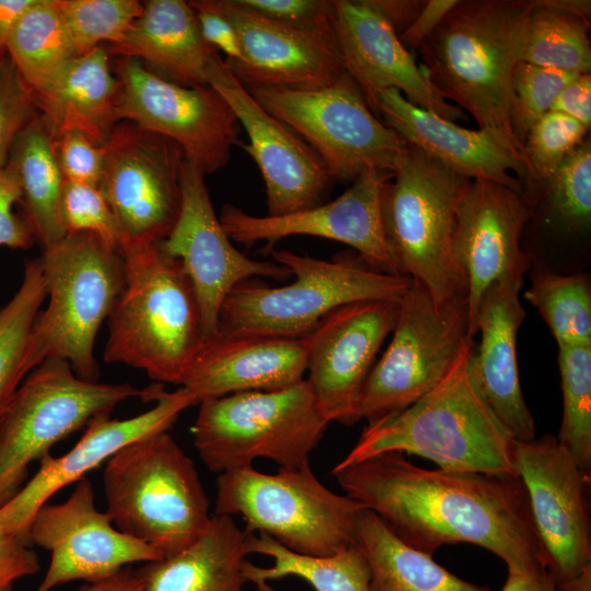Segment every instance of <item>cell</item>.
<instances>
[{
  "instance_id": "6da1fadb",
  "label": "cell",
  "mask_w": 591,
  "mask_h": 591,
  "mask_svg": "<svg viewBox=\"0 0 591 591\" xmlns=\"http://www.w3.org/2000/svg\"><path fill=\"white\" fill-rule=\"evenodd\" d=\"M346 496L373 511L404 543L432 555L470 543L508 571L548 569L525 486L519 476L427 470L383 452L332 471Z\"/></svg>"
},
{
  "instance_id": "7a4b0ae2",
  "label": "cell",
  "mask_w": 591,
  "mask_h": 591,
  "mask_svg": "<svg viewBox=\"0 0 591 591\" xmlns=\"http://www.w3.org/2000/svg\"><path fill=\"white\" fill-rule=\"evenodd\" d=\"M535 0H461L418 50L445 99L523 155L509 121L511 79ZM524 158V157H523Z\"/></svg>"
},
{
  "instance_id": "3957f363",
  "label": "cell",
  "mask_w": 591,
  "mask_h": 591,
  "mask_svg": "<svg viewBox=\"0 0 591 591\" xmlns=\"http://www.w3.org/2000/svg\"><path fill=\"white\" fill-rule=\"evenodd\" d=\"M161 242L119 246L125 287L107 318L104 360L181 386L205 333L190 278Z\"/></svg>"
},
{
  "instance_id": "277c9868",
  "label": "cell",
  "mask_w": 591,
  "mask_h": 591,
  "mask_svg": "<svg viewBox=\"0 0 591 591\" xmlns=\"http://www.w3.org/2000/svg\"><path fill=\"white\" fill-rule=\"evenodd\" d=\"M468 339L441 381L406 409L368 425L339 462L347 465L383 452L408 453L450 472L518 476L514 442L474 387Z\"/></svg>"
},
{
  "instance_id": "5b68a950",
  "label": "cell",
  "mask_w": 591,
  "mask_h": 591,
  "mask_svg": "<svg viewBox=\"0 0 591 591\" xmlns=\"http://www.w3.org/2000/svg\"><path fill=\"white\" fill-rule=\"evenodd\" d=\"M106 513L163 557L195 542L212 514L193 460L169 431L130 442L106 461Z\"/></svg>"
},
{
  "instance_id": "8992f818",
  "label": "cell",
  "mask_w": 591,
  "mask_h": 591,
  "mask_svg": "<svg viewBox=\"0 0 591 591\" xmlns=\"http://www.w3.org/2000/svg\"><path fill=\"white\" fill-rule=\"evenodd\" d=\"M468 181L408 144L381 193L383 239L393 274L422 285L438 306L467 297L451 243L456 204Z\"/></svg>"
},
{
  "instance_id": "52a82bcc",
  "label": "cell",
  "mask_w": 591,
  "mask_h": 591,
  "mask_svg": "<svg viewBox=\"0 0 591 591\" xmlns=\"http://www.w3.org/2000/svg\"><path fill=\"white\" fill-rule=\"evenodd\" d=\"M48 304L36 316L30 337L28 364L62 359L77 375L97 381L94 345L125 287L118 248L89 232L68 234L40 256Z\"/></svg>"
},
{
  "instance_id": "ba28073f",
  "label": "cell",
  "mask_w": 591,
  "mask_h": 591,
  "mask_svg": "<svg viewBox=\"0 0 591 591\" xmlns=\"http://www.w3.org/2000/svg\"><path fill=\"white\" fill-rule=\"evenodd\" d=\"M270 254L294 281L281 287L241 282L222 303L219 329L301 337L339 306L367 300L399 301L413 283L408 277L371 268L359 255L325 260L286 250Z\"/></svg>"
},
{
  "instance_id": "9c48e42d",
  "label": "cell",
  "mask_w": 591,
  "mask_h": 591,
  "mask_svg": "<svg viewBox=\"0 0 591 591\" xmlns=\"http://www.w3.org/2000/svg\"><path fill=\"white\" fill-rule=\"evenodd\" d=\"M366 507L325 487L310 464L266 474L253 466L218 474L213 514L241 517L245 530L265 534L299 555L327 557L356 544Z\"/></svg>"
},
{
  "instance_id": "30bf717a",
  "label": "cell",
  "mask_w": 591,
  "mask_h": 591,
  "mask_svg": "<svg viewBox=\"0 0 591 591\" xmlns=\"http://www.w3.org/2000/svg\"><path fill=\"white\" fill-rule=\"evenodd\" d=\"M194 447L212 473L268 459L282 468L310 464L328 426L305 382L276 391H248L198 404Z\"/></svg>"
},
{
  "instance_id": "8fae6325",
  "label": "cell",
  "mask_w": 591,
  "mask_h": 591,
  "mask_svg": "<svg viewBox=\"0 0 591 591\" xmlns=\"http://www.w3.org/2000/svg\"><path fill=\"white\" fill-rule=\"evenodd\" d=\"M141 393L127 383L84 380L62 359H46L33 369L0 422V508L25 485L30 465L55 443Z\"/></svg>"
},
{
  "instance_id": "7c38bea8",
  "label": "cell",
  "mask_w": 591,
  "mask_h": 591,
  "mask_svg": "<svg viewBox=\"0 0 591 591\" xmlns=\"http://www.w3.org/2000/svg\"><path fill=\"white\" fill-rule=\"evenodd\" d=\"M246 90L312 148L333 182L355 181L369 170L395 173L408 149V143L369 108L347 73L314 89Z\"/></svg>"
},
{
  "instance_id": "4fadbf2b",
  "label": "cell",
  "mask_w": 591,
  "mask_h": 591,
  "mask_svg": "<svg viewBox=\"0 0 591 591\" xmlns=\"http://www.w3.org/2000/svg\"><path fill=\"white\" fill-rule=\"evenodd\" d=\"M392 339L372 367L358 401L356 420L373 425L421 398L447 374L468 336L465 297L436 305L413 280L399 301Z\"/></svg>"
},
{
  "instance_id": "5bb4252c",
  "label": "cell",
  "mask_w": 591,
  "mask_h": 591,
  "mask_svg": "<svg viewBox=\"0 0 591 591\" xmlns=\"http://www.w3.org/2000/svg\"><path fill=\"white\" fill-rule=\"evenodd\" d=\"M118 120H127L177 143L186 161L205 175L225 166L239 143L240 124L210 85L186 86L154 73L140 60L117 62Z\"/></svg>"
},
{
  "instance_id": "9a60e30c",
  "label": "cell",
  "mask_w": 591,
  "mask_h": 591,
  "mask_svg": "<svg viewBox=\"0 0 591 591\" xmlns=\"http://www.w3.org/2000/svg\"><path fill=\"white\" fill-rule=\"evenodd\" d=\"M103 147L99 188L116 219L119 246L163 241L181 209L182 148L127 120L115 125Z\"/></svg>"
},
{
  "instance_id": "2e32d148",
  "label": "cell",
  "mask_w": 591,
  "mask_h": 591,
  "mask_svg": "<svg viewBox=\"0 0 591 591\" xmlns=\"http://www.w3.org/2000/svg\"><path fill=\"white\" fill-rule=\"evenodd\" d=\"M513 464L523 482L555 583L591 566L590 474L557 437L514 442Z\"/></svg>"
},
{
  "instance_id": "e0dca14e",
  "label": "cell",
  "mask_w": 591,
  "mask_h": 591,
  "mask_svg": "<svg viewBox=\"0 0 591 591\" xmlns=\"http://www.w3.org/2000/svg\"><path fill=\"white\" fill-rule=\"evenodd\" d=\"M28 537L50 553V564L34 591H51L65 583L105 580L134 563L163 556L151 546L119 531L106 511L96 508L91 482L83 477L68 499L43 505L35 513Z\"/></svg>"
},
{
  "instance_id": "ac0fdd59",
  "label": "cell",
  "mask_w": 591,
  "mask_h": 591,
  "mask_svg": "<svg viewBox=\"0 0 591 591\" xmlns=\"http://www.w3.org/2000/svg\"><path fill=\"white\" fill-rule=\"evenodd\" d=\"M399 301L367 300L339 306L305 335L304 380L328 422H357L360 393L395 326Z\"/></svg>"
},
{
  "instance_id": "d6986e66",
  "label": "cell",
  "mask_w": 591,
  "mask_h": 591,
  "mask_svg": "<svg viewBox=\"0 0 591 591\" xmlns=\"http://www.w3.org/2000/svg\"><path fill=\"white\" fill-rule=\"evenodd\" d=\"M205 176L185 162L179 213L161 243L190 278L207 336L218 329L222 303L234 287L252 277L285 280L291 273L276 262L252 259L233 245L215 212Z\"/></svg>"
},
{
  "instance_id": "ffe728a7",
  "label": "cell",
  "mask_w": 591,
  "mask_h": 591,
  "mask_svg": "<svg viewBox=\"0 0 591 591\" xmlns=\"http://www.w3.org/2000/svg\"><path fill=\"white\" fill-rule=\"evenodd\" d=\"M530 219L522 194L495 182L470 179L459 198L451 251L466 281L472 339L485 291L502 278L523 279L531 268L521 243Z\"/></svg>"
},
{
  "instance_id": "44dd1931",
  "label": "cell",
  "mask_w": 591,
  "mask_h": 591,
  "mask_svg": "<svg viewBox=\"0 0 591 591\" xmlns=\"http://www.w3.org/2000/svg\"><path fill=\"white\" fill-rule=\"evenodd\" d=\"M207 84L229 104L248 136L240 147L258 166L269 216H283L322 204L333 181L312 148L269 114L231 73L217 53Z\"/></svg>"
},
{
  "instance_id": "7402d4cb",
  "label": "cell",
  "mask_w": 591,
  "mask_h": 591,
  "mask_svg": "<svg viewBox=\"0 0 591 591\" xmlns=\"http://www.w3.org/2000/svg\"><path fill=\"white\" fill-rule=\"evenodd\" d=\"M235 27L242 50L224 62L246 89H314L332 84L345 72L332 23L302 27L267 19L239 0H207Z\"/></svg>"
},
{
  "instance_id": "603a6c76",
  "label": "cell",
  "mask_w": 591,
  "mask_h": 591,
  "mask_svg": "<svg viewBox=\"0 0 591 591\" xmlns=\"http://www.w3.org/2000/svg\"><path fill=\"white\" fill-rule=\"evenodd\" d=\"M394 173L369 170L336 199L283 216H253L225 204L220 222L232 241L252 245L264 241L273 246L291 235H311L345 243L371 268L393 274L381 221V193Z\"/></svg>"
},
{
  "instance_id": "cb8c5ba5",
  "label": "cell",
  "mask_w": 591,
  "mask_h": 591,
  "mask_svg": "<svg viewBox=\"0 0 591 591\" xmlns=\"http://www.w3.org/2000/svg\"><path fill=\"white\" fill-rule=\"evenodd\" d=\"M140 397L146 402L154 401L155 405L126 419L100 415L90 421L83 436L68 452L60 456L45 455L36 474L0 508V524L30 542L28 531L35 513L56 493L85 477L130 442L169 431L182 412L196 405L185 389L166 392L159 383L142 390Z\"/></svg>"
},
{
  "instance_id": "d4e9b609",
  "label": "cell",
  "mask_w": 591,
  "mask_h": 591,
  "mask_svg": "<svg viewBox=\"0 0 591 591\" xmlns=\"http://www.w3.org/2000/svg\"><path fill=\"white\" fill-rule=\"evenodd\" d=\"M332 25L345 72L374 114L379 115V94L396 89L408 102L448 120H467L463 109L439 93L394 30L367 0H332Z\"/></svg>"
},
{
  "instance_id": "484cf974",
  "label": "cell",
  "mask_w": 591,
  "mask_h": 591,
  "mask_svg": "<svg viewBox=\"0 0 591 591\" xmlns=\"http://www.w3.org/2000/svg\"><path fill=\"white\" fill-rule=\"evenodd\" d=\"M305 335L287 337L217 329L204 337L181 384L196 405L239 392L276 391L304 380Z\"/></svg>"
},
{
  "instance_id": "4316f807",
  "label": "cell",
  "mask_w": 591,
  "mask_h": 591,
  "mask_svg": "<svg viewBox=\"0 0 591 591\" xmlns=\"http://www.w3.org/2000/svg\"><path fill=\"white\" fill-rule=\"evenodd\" d=\"M523 279L502 278L483 294L475 318L480 341L474 345L472 383L503 430L517 441L535 438V422L522 394L517 335L525 317L520 301Z\"/></svg>"
},
{
  "instance_id": "83f0119b",
  "label": "cell",
  "mask_w": 591,
  "mask_h": 591,
  "mask_svg": "<svg viewBox=\"0 0 591 591\" xmlns=\"http://www.w3.org/2000/svg\"><path fill=\"white\" fill-rule=\"evenodd\" d=\"M378 111L385 125L414 146L468 179H485L522 194L510 172L528 177L523 155L483 129H467L410 102L396 89L378 96Z\"/></svg>"
},
{
  "instance_id": "f1b7e54d",
  "label": "cell",
  "mask_w": 591,
  "mask_h": 591,
  "mask_svg": "<svg viewBox=\"0 0 591 591\" xmlns=\"http://www.w3.org/2000/svg\"><path fill=\"white\" fill-rule=\"evenodd\" d=\"M120 58L154 67L165 79L186 86L207 84L218 53L202 38L196 14L184 0H149L124 36L105 48Z\"/></svg>"
},
{
  "instance_id": "f546056e",
  "label": "cell",
  "mask_w": 591,
  "mask_h": 591,
  "mask_svg": "<svg viewBox=\"0 0 591 591\" xmlns=\"http://www.w3.org/2000/svg\"><path fill=\"white\" fill-rule=\"evenodd\" d=\"M32 95L54 140L63 132L78 131L104 146L119 121V81L111 71L104 46L71 59Z\"/></svg>"
},
{
  "instance_id": "4dcf8cb0",
  "label": "cell",
  "mask_w": 591,
  "mask_h": 591,
  "mask_svg": "<svg viewBox=\"0 0 591 591\" xmlns=\"http://www.w3.org/2000/svg\"><path fill=\"white\" fill-rule=\"evenodd\" d=\"M246 540L247 531L233 518L212 514L204 533L186 548L139 569L141 591H246Z\"/></svg>"
},
{
  "instance_id": "1f68e13d",
  "label": "cell",
  "mask_w": 591,
  "mask_h": 591,
  "mask_svg": "<svg viewBox=\"0 0 591 591\" xmlns=\"http://www.w3.org/2000/svg\"><path fill=\"white\" fill-rule=\"evenodd\" d=\"M356 543L370 569L371 591H493L462 580L432 555L407 545L367 508L357 519Z\"/></svg>"
},
{
  "instance_id": "d6a6232c",
  "label": "cell",
  "mask_w": 591,
  "mask_h": 591,
  "mask_svg": "<svg viewBox=\"0 0 591 591\" xmlns=\"http://www.w3.org/2000/svg\"><path fill=\"white\" fill-rule=\"evenodd\" d=\"M9 160L18 172L25 219L43 251L67 236L61 216L65 178L51 131L38 113L14 141Z\"/></svg>"
},
{
  "instance_id": "836d02e7",
  "label": "cell",
  "mask_w": 591,
  "mask_h": 591,
  "mask_svg": "<svg viewBox=\"0 0 591 591\" xmlns=\"http://www.w3.org/2000/svg\"><path fill=\"white\" fill-rule=\"evenodd\" d=\"M246 548L250 554L265 555L274 560L270 567H259L246 560L243 577L259 591H275L268 581L286 577L305 580L314 591H371L370 569L356 544L327 557L299 555L282 547L265 534L247 532Z\"/></svg>"
},
{
  "instance_id": "e575fe53",
  "label": "cell",
  "mask_w": 591,
  "mask_h": 591,
  "mask_svg": "<svg viewBox=\"0 0 591 591\" xmlns=\"http://www.w3.org/2000/svg\"><path fill=\"white\" fill-rule=\"evenodd\" d=\"M7 53L31 91L43 88L77 57L54 0H33L14 25Z\"/></svg>"
},
{
  "instance_id": "d590c367",
  "label": "cell",
  "mask_w": 591,
  "mask_h": 591,
  "mask_svg": "<svg viewBox=\"0 0 591 591\" xmlns=\"http://www.w3.org/2000/svg\"><path fill=\"white\" fill-rule=\"evenodd\" d=\"M46 298L42 259H30L19 289L0 308V422L21 383L32 371L28 364L31 331Z\"/></svg>"
},
{
  "instance_id": "8d00e7d4",
  "label": "cell",
  "mask_w": 591,
  "mask_h": 591,
  "mask_svg": "<svg viewBox=\"0 0 591 591\" xmlns=\"http://www.w3.org/2000/svg\"><path fill=\"white\" fill-rule=\"evenodd\" d=\"M524 299L544 318L559 348L591 346L590 273L530 269Z\"/></svg>"
},
{
  "instance_id": "74e56055",
  "label": "cell",
  "mask_w": 591,
  "mask_h": 591,
  "mask_svg": "<svg viewBox=\"0 0 591 591\" xmlns=\"http://www.w3.org/2000/svg\"><path fill=\"white\" fill-rule=\"evenodd\" d=\"M590 22L535 0L523 37L522 58L531 65L590 73Z\"/></svg>"
},
{
  "instance_id": "f35d334b",
  "label": "cell",
  "mask_w": 591,
  "mask_h": 591,
  "mask_svg": "<svg viewBox=\"0 0 591 591\" xmlns=\"http://www.w3.org/2000/svg\"><path fill=\"white\" fill-rule=\"evenodd\" d=\"M541 186L542 220L565 236L586 234L591 223V142L580 143Z\"/></svg>"
},
{
  "instance_id": "ab89813d",
  "label": "cell",
  "mask_w": 591,
  "mask_h": 591,
  "mask_svg": "<svg viewBox=\"0 0 591 591\" xmlns=\"http://www.w3.org/2000/svg\"><path fill=\"white\" fill-rule=\"evenodd\" d=\"M558 368L563 418L557 439L591 475V346L559 348Z\"/></svg>"
},
{
  "instance_id": "60d3db41",
  "label": "cell",
  "mask_w": 591,
  "mask_h": 591,
  "mask_svg": "<svg viewBox=\"0 0 591 591\" xmlns=\"http://www.w3.org/2000/svg\"><path fill=\"white\" fill-rule=\"evenodd\" d=\"M77 56L117 43L140 15L137 0H54Z\"/></svg>"
},
{
  "instance_id": "b9f144b4",
  "label": "cell",
  "mask_w": 591,
  "mask_h": 591,
  "mask_svg": "<svg viewBox=\"0 0 591 591\" xmlns=\"http://www.w3.org/2000/svg\"><path fill=\"white\" fill-rule=\"evenodd\" d=\"M577 74L525 61L515 66L511 79L509 121L522 147L532 126L551 111L560 90Z\"/></svg>"
},
{
  "instance_id": "7bdbcfd3",
  "label": "cell",
  "mask_w": 591,
  "mask_h": 591,
  "mask_svg": "<svg viewBox=\"0 0 591 591\" xmlns=\"http://www.w3.org/2000/svg\"><path fill=\"white\" fill-rule=\"evenodd\" d=\"M588 128L578 120L549 111L529 130L523 142V157L529 169L528 179L542 184L565 159L586 140Z\"/></svg>"
},
{
  "instance_id": "ee69618b",
  "label": "cell",
  "mask_w": 591,
  "mask_h": 591,
  "mask_svg": "<svg viewBox=\"0 0 591 591\" xmlns=\"http://www.w3.org/2000/svg\"><path fill=\"white\" fill-rule=\"evenodd\" d=\"M61 216L68 234L89 232L118 248L120 234L116 219L97 186L65 181Z\"/></svg>"
},
{
  "instance_id": "f6af8a7d",
  "label": "cell",
  "mask_w": 591,
  "mask_h": 591,
  "mask_svg": "<svg viewBox=\"0 0 591 591\" xmlns=\"http://www.w3.org/2000/svg\"><path fill=\"white\" fill-rule=\"evenodd\" d=\"M37 114L31 89L5 56L0 60V170L9 162L18 136Z\"/></svg>"
},
{
  "instance_id": "bcb514c9",
  "label": "cell",
  "mask_w": 591,
  "mask_h": 591,
  "mask_svg": "<svg viewBox=\"0 0 591 591\" xmlns=\"http://www.w3.org/2000/svg\"><path fill=\"white\" fill-rule=\"evenodd\" d=\"M54 141L65 181L99 187L104 169V147L78 131L63 132Z\"/></svg>"
},
{
  "instance_id": "7dc6e473",
  "label": "cell",
  "mask_w": 591,
  "mask_h": 591,
  "mask_svg": "<svg viewBox=\"0 0 591 591\" xmlns=\"http://www.w3.org/2000/svg\"><path fill=\"white\" fill-rule=\"evenodd\" d=\"M22 199L18 172L9 160L0 170V246L27 250L35 240L32 228L24 216L13 208Z\"/></svg>"
},
{
  "instance_id": "c3c4849f",
  "label": "cell",
  "mask_w": 591,
  "mask_h": 591,
  "mask_svg": "<svg viewBox=\"0 0 591 591\" xmlns=\"http://www.w3.org/2000/svg\"><path fill=\"white\" fill-rule=\"evenodd\" d=\"M250 10L277 22L317 27L332 23V1L326 0H239Z\"/></svg>"
},
{
  "instance_id": "681fc988",
  "label": "cell",
  "mask_w": 591,
  "mask_h": 591,
  "mask_svg": "<svg viewBox=\"0 0 591 591\" xmlns=\"http://www.w3.org/2000/svg\"><path fill=\"white\" fill-rule=\"evenodd\" d=\"M40 569L33 545L19 533L0 524V591H13L21 579Z\"/></svg>"
},
{
  "instance_id": "f907efd6",
  "label": "cell",
  "mask_w": 591,
  "mask_h": 591,
  "mask_svg": "<svg viewBox=\"0 0 591 591\" xmlns=\"http://www.w3.org/2000/svg\"><path fill=\"white\" fill-rule=\"evenodd\" d=\"M195 11L204 40L213 49L225 54V60L242 58L240 38L235 27L222 14L212 9L207 0L189 1Z\"/></svg>"
},
{
  "instance_id": "816d5d0a",
  "label": "cell",
  "mask_w": 591,
  "mask_h": 591,
  "mask_svg": "<svg viewBox=\"0 0 591 591\" xmlns=\"http://www.w3.org/2000/svg\"><path fill=\"white\" fill-rule=\"evenodd\" d=\"M551 111L563 113L590 129L591 74L580 73L567 82L556 96Z\"/></svg>"
},
{
  "instance_id": "f5cc1de1",
  "label": "cell",
  "mask_w": 591,
  "mask_h": 591,
  "mask_svg": "<svg viewBox=\"0 0 591 591\" xmlns=\"http://www.w3.org/2000/svg\"><path fill=\"white\" fill-rule=\"evenodd\" d=\"M459 0H428L412 24L398 36L408 50L418 49Z\"/></svg>"
},
{
  "instance_id": "db71d44e",
  "label": "cell",
  "mask_w": 591,
  "mask_h": 591,
  "mask_svg": "<svg viewBox=\"0 0 591 591\" xmlns=\"http://www.w3.org/2000/svg\"><path fill=\"white\" fill-rule=\"evenodd\" d=\"M399 36L415 20L425 0H367Z\"/></svg>"
},
{
  "instance_id": "11a10c76",
  "label": "cell",
  "mask_w": 591,
  "mask_h": 591,
  "mask_svg": "<svg viewBox=\"0 0 591 591\" xmlns=\"http://www.w3.org/2000/svg\"><path fill=\"white\" fill-rule=\"evenodd\" d=\"M501 591H556V583L546 567H535L524 571H508Z\"/></svg>"
},
{
  "instance_id": "9f6ffc18",
  "label": "cell",
  "mask_w": 591,
  "mask_h": 591,
  "mask_svg": "<svg viewBox=\"0 0 591 591\" xmlns=\"http://www.w3.org/2000/svg\"><path fill=\"white\" fill-rule=\"evenodd\" d=\"M143 578L140 570L124 568L118 573L97 582H85L77 591H141Z\"/></svg>"
},
{
  "instance_id": "6f0895ef",
  "label": "cell",
  "mask_w": 591,
  "mask_h": 591,
  "mask_svg": "<svg viewBox=\"0 0 591 591\" xmlns=\"http://www.w3.org/2000/svg\"><path fill=\"white\" fill-rule=\"evenodd\" d=\"M33 0H0V60L8 56L7 45L20 16Z\"/></svg>"
},
{
  "instance_id": "680465c9",
  "label": "cell",
  "mask_w": 591,
  "mask_h": 591,
  "mask_svg": "<svg viewBox=\"0 0 591 591\" xmlns=\"http://www.w3.org/2000/svg\"><path fill=\"white\" fill-rule=\"evenodd\" d=\"M548 5L580 16L590 22L591 3L588 0H545Z\"/></svg>"
},
{
  "instance_id": "91938a15",
  "label": "cell",
  "mask_w": 591,
  "mask_h": 591,
  "mask_svg": "<svg viewBox=\"0 0 591 591\" xmlns=\"http://www.w3.org/2000/svg\"><path fill=\"white\" fill-rule=\"evenodd\" d=\"M556 591H591V566L587 567L576 578L557 584Z\"/></svg>"
}]
</instances>
